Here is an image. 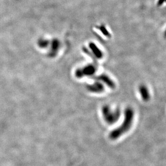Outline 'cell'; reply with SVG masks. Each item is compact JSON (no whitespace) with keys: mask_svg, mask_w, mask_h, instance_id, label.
Returning <instances> with one entry per match:
<instances>
[{"mask_svg":"<svg viewBox=\"0 0 166 166\" xmlns=\"http://www.w3.org/2000/svg\"><path fill=\"white\" fill-rule=\"evenodd\" d=\"M103 117L107 124L112 125L114 124L119 120L121 115V111L119 109L112 110L110 106H104L102 110Z\"/></svg>","mask_w":166,"mask_h":166,"instance_id":"2","label":"cell"},{"mask_svg":"<svg viewBox=\"0 0 166 166\" xmlns=\"http://www.w3.org/2000/svg\"><path fill=\"white\" fill-rule=\"evenodd\" d=\"M134 111L131 107H127L124 111V120L123 123L112 131L110 134V138L112 140H116L127 133L131 129L134 119Z\"/></svg>","mask_w":166,"mask_h":166,"instance_id":"1","label":"cell"},{"mask_svg":"<svg viewBox=\"0 0 166 166\" xmlns=\"http://www.w3.org/2000/svg\"><path fill=\"white\" fill-rule=\"evenodd\" d=\"M99 78H100L102 81H103L109 87H110V88L113 89L116 88V84L106 74L102 75L100 77H99Z\"/></svg>","mask_w":166,"mask_h":166,"instance_id":"4","label":"cell"},{"mask_svg":"<svg viewBox=\"0 0 166 166\" xmlns=\"http://www.w3.org/2000/svg\"><path fill=\"white\" fill-rule=\"evenodd\" d=\"M95 67H93L92 65H90V66H88V67H85L84 70L85 71H83L82 70V73H81V74H77L78 76H79L80 74H83L84 73H85V75H88L89 74H92V73L95 71Z\"/></svg>","mask_w":166,"mask_h":166,"instance_id":"5","label":"cell"},{"mask_svg":"<svg viewBox=\"0 0 166 166\" xmlns=\"http://www.w3.org/2000/svg\"><path fill=\"white\" fill-rule=\"evenodd\" d=\"M139 93L142 101L148 102L151 99V94L148 87L145 84H141L139 86Z\"/></svg>","mask_w":166,"mask_h":166,"instance_id":"3","label":"cell"}]
</instances>
